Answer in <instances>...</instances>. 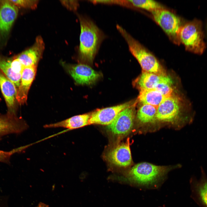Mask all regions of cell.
Wrapping results in <instances>:
<instances>
[{
	"mask_svg": "<svg viewBox=\"0 0 207 207\" xmlns=\"http://www.w3.org/2000/svg\"><path fill=\"white\" fill-rule=\"evenodd\" d=\"M78 16L80 26L79 58L84 63L92 64L104 35L89 19L80 15Z\"/></svg>",
	"mask_w": 207,
	"mask_h": 207,
	"instance_id": "6da1fadb",
	"label": "cell"
},
{
	"mask_svg": "<svg viewBox=\"0 0 207 207\" xmlns=\"http://www.w3.org/2000/svg\"><path fill=\"white\" fill-rule=\"evenodd\" d=\"M172 167L143 162L136 164L127 173L129 182L138 186L156 187Z\"/></svg>",
	"mask_w": 207,
	"mask_h": 207,
	"instance_id": "7a4b0ae2",
	"label": "cell"
},
{
	"mask_svg": "<svg viewBox=\"0 0 207 207\" xmlns=\"http://www.w3.org/2000/svg\"><path fill=\"white\" fill-rule=\"evenodd\" d=\"M116 27L126 42L130 51L138 61L143 71L163 75L161 74L162 67L155 56L122 26L117 25Z\"/></svg>",
	"mask_w": 207,
	"mask_h": 207,
	"instance_id": "3957f363",
	"label": "cell"
},
{
	"mask_svg": "<svg viewBox=\"0 0 207 207\" xmlns=\"http://www.w3.org/2000/svg\"><path fill=\"white\" fill-rule=\"evenodd\" d=\"M179 37L180 43L183 45L186 50L199 54L204 51L206 45L200 21L195 20L182 25Z\"/></svg>",
	"mask_w": 207,
	"mask_h": 207,
	"instance_id": "277c9868",
	"label": "cell"
},
{
	"mask_svg": "<svg viewBox=\"0 0 207 207\" xmlns=\"http://www.w3.org/2000/svg\"><path fill=\"white\" fill-rule=\"evenodd\" d=\"M151 13L155 21L170 39L175 43L180 44L179 35L182 25L179 18L164 8L153 11Z\"/></svg>",
	"mask_w": 207,
	"mask_h": 207,
	"instance_id": "5b68a950",
	"label": "cell"
},
{
	"mask_svg": "<svg viewBox=\"0 0 207 207\" xmlns=\"http://www.w3.org/2000/svg\"><path fill=\"white\" fill-rule=\"evenodd\" d=\"M136 103L119 113L107 129L114 135L121 136L128 134L133 128L135 115Z\"/></svg>",
	"mask_w": 207,
	"mask_h": 207,
	"instance_id": "8992f818",
	"label": "cell"
},
{
	"mask_svg": "<svg viewBox=\"0 0 207 207\" xmlns=\"http://www.w3.org/2000/svg\"><path fill=\"white\" fill-rule=\"evenodd\" d=\"M76 83L80 85H89L95 83L101 74L84 64H72L62 62Z\"/></svg>",
	"mask_w": 207,
	"mask_h": 207,
	"instance_id": "52a82bcc",
	"label": "cell"
},
{
	"mask_svg": "<svg viewBox=\"0 0 207 207\" xmlns=\"http://www.w3.org/2000/svg\"><path fill=\"white\" fill-rule=\"evenodd\" d=\"M180 109L177 97L172 95L166 97L157 108L156 119L162 122H174L179 118Z\"/></svg>",
	"mask_w": 207,
	"mask_h": 207,
	"instance_id": "ba28073f",
	"label": "cell"
},
{
	"mask_svg": "<svg viewBox=\"0 0 207 207\" xmlns=\"http://www.w3.org/2000/svg\"><path fill=\"white\" fill-rule=\"evenodd\" d=\"M106 157L109 162L117 166L126 167L130 166L132 159L129 139L111 149L107 153Z\"/></svg>",
	"mask_w": 207,
	"mask_h": 207,
	"instance_id": "9c48e42d",
	"label": "cell"
},
{
	"mask_svg": "<svg viewBox=\"0 0 207 207\" xmlns=\"http://www.w3.org/2000/svg\"><path fill=\"white\" fill-rule=\"evenodd\" d=\"M133 103V101H129L117 106L97 110L91 114L89 124L108 126L112 122L119 113Z\"/></svg>",
	"mask_w": 207,
	"mask_h": 207,
	"instance_id": "30bf717a",
	"label": "cell"
},
{
	"mask_svg": "<svg viewBox=\"0 0 207 207\" xmlns=\"http://www.w3.org/2000/svg\"><path fill=\"white\" fill-rule=\"evenodd\" d=\"M45 49V44L42 37H37L33 45L23 51L17 57L24 67L37 65L41 58Z\"/></svg>",
	"mask_w": 207,
	"mask_h": 207,
	"instance_id": "8fae6325",
	"label": "cell"
},
{
	"mask_svg": "<svg viewBox=\"0 0 207 207\" xmlns=\"http://www.w3.org/2000/svg\"><path fill=\"white\" fill-rule=\"evenodd\" d=\"M18 13L16 5L9 0L3 2L0 7V32L2 34L8 33Z\"/></svg>",
	"mask_w": 207,
	"mask_h": 207,
	"instance_id": "7c38bea8",
	"label": "cell"
},
{
	"mask_svg": "<svg viewBox=\"0 0 207 207\" xmlns=\"http://www.w3.org/2000/svg\"><path fill=\"white\" fill-rule=\"evenodd\" d=\"M37 67V65L24 67L23 70L16 98L20 105L26 102L28 91L36 74Z\"/></svg>",
	"mask_w": 207,
	"mask_h": 207,
	"instance_id": "4fadbf2b",
	"label": "cell"
},
{
	"mask_svg": "<svg viewBox=\"0 0 207 207\" xmlns=\"http://www.w3.org/2000/svg\"><path fill=\"white\" fill-rule=\"evenodd\" d=\"M28 126L24 122L9 115L0 116V137L12 134L21 133Z\"/></svg>",
	"mask_w": 207,
	"mask_h": 207,
	"instance_id": "5bb4252c",
	"label": "cell"
},
{
	"mask_svg": "<svg viewBox=\"0 0 207 207\" xmlns=\"http://www.w3.org/2000/svg\"><path fill=\"white\" fill-rule=\"evenodd\" d=\"M16 87L0 70V88L10 112L9 115L12 116L17 92Z\"/></svg>",
	"mask_w": 207,
	"mask_h": 207,
	"instance_id": "9a60e30c",
	"label": "cell"
},
{
	"mask_svg": "<svg viewBox=\"0 0 207 207\" xmlns=\"http://www.w3.org/2000/svg\"><path fill=\"white\" fill-rule=\"evenodd\" d=\"M91 113L76 115L56 123L46 124V128L62 127L69 130L76 129L89 124V121Z\"/></svg>",
	"mask_w": 207,
	"mask_h": 207,
	"instance_id": "2e32d148",
	"label": "cell"
},
{
	"mask_svg": "<svg viewBox=\"0 0 207 207\" xmlns=\"http://www.w3.org/2000/svg\"><path fill=\"white\" fill-rule=\"evenodd\" d=\"M164 75L143 71L133 84L140 90L154 89Z\"/></svg>",
	"mask_w": 207,
	"mask_h": 207,
	"instance_id": "e0dca14e",
	"label": "cell"
},
{
	"mask_svg": "<svg viewBox=\"0 0 207 207\" xmlns=\"http://www.w3.org/2000/svg\"><path fill=\"white\" fill-rule=\"evenodd\" d=\"M166 97L155 89H141L138 100L143 104H148L157 108Z\"/></svg>",
	"mask_w": 207,
	"mask_h": 207,
	"instance_id": "ac0fdd59",
	"label": "cell"
},
{
	"mask_svg": "<svg viewBox=\"0 0 207 207\" xmlns=\"http://www.w3.org/2000/svg\"><path fill=\"white\" fill-rule=\"evenodd\" d=\"M157 108L148 104H143L138 110L137 117L143 123L152 122L156 119Z\"/></svg>",
	"mask_w": 207,
	"mask_h": 207,
	"instance_id": "d6986e66",
	"label": "cell"
},
{
	"mask_svg": "<svg viewBox=\"0 0 207 207\" xmlns=\"http://www.w3.org/2000/svg\"><path fill=\"white\" fill-rule=\"evenodd\" d=\"M11 60H0V70L9 80L13 83L16 87H19L21 82L22 75L14 73L12 69Z\"/></svg>",
	"mask_w": 207,
	"mask_h": 207,
	"instance_id": "ffe728a7",
	"label": "cell"
},
{
	"mask_svg": "<svg viewBox=\"0 0 207 207\" xmlns=\"http://www.w3.org/2000/svg\"><path fill=\"white\" fill-rule=\"evenodd\" d=\"M134 6L141 8L151 12L158 9H164V7L158 2L152 0H128Z\"/></svg>",
	"mask_w": 207,
	"mask_h": 207,
	"instance_id": "44dd1931",
	"label": "cell"
},
{
	"mask_svg": "<svg viewBox=\"0 0 207 207\" xmlns=\"http://www.w3.org/2000/svg\"><path fill=\"white\" fill-rule=\"evenodd\" d=\"M172 81L170 77L164 75L154 89L158 91L166 97L172 95L173 89L171 87Z\"/></svg>",
	"mask_w": 207,
	"mask_h": 207,
	"instance_id": "7402d4cb",
	"label": "cell"
},
{
	"mask_svg": "<svg viewBox=\"0 0 207 207\" xmlns=\"http://www.w3.org/2000/svg\"><path fill=\"white\" fill-rule=\"evenodd\" d=\"M201 168L202 177L200 180L196 184V189L200 200L207 207V179L202 167H201Z\"/></svg>",
	"mask_w": 207,
	"mask_h": 207,
	"instance_id": "603a6c76",
	"label": "cell"
},
{
	"mask_svg": "<svg viewBox=\"0 0 207 207\" xmlns=\"http://www.w3.org/2000/svg\"><path fill=\"white\" fill-rule=\"evenodd\" d=\"M9 1L16 6L32 9H36L37 7L38 0H9Z\"/></svg>",
	"mask_w": 207,
	"mask_h": 207,
	"instance_id": "cb8c5ba5",
	"label": "cell"
},
{
	"mask_svg": "<svg viewBox=\"0 0 207 207\" xmlns=\"http://www.w3.org/2000/svg\"><path fill=\"white\" fill-rule=\"evenodd\" d=\"M89 1L94 3L116 4L126 7L131 5L128 0H91Z\"/></svg>",
	"mask_w": 207,
	"mask_h": 207,
	"instance_id": "d4e9b609",
	"label": "cell"
},
{
	"mask_svg": "<svg viewBox=\"0 0 207 207\" xmlns=\"http://www.w3.org/2000/svg\"><path fill=\"white\" fill-rule=\"evenodd\" d=\"M11 66L14 73L22 75L24 67L18 59L16 57L14 60H11Z\"/></svg>",
	"mask_w": 207,
	"mask_h": 207,
	"instance_id": "484cf974",
	"label": "cell"
},
{
	"mask_svg": "<svg viewBox=\"0 0 207 207\" xmlns=\"http://www.w3.org/2000/svg\"><path fill=\"white\" fill-rule=\"evenodd\" d=\"M62 4L67 9L72 11H75L78 8L79 3L76 0L60 1Z\"/></svg>",
	"mask_w": 207,
	"mask_h": 207,
	"instance_id": "4316f807",
	"label": "cell"
},
{
	"mask_svg": "<svg viewBox=\"0 0 207 207\" xmlns=\"http://www.w3.org/2000/svg\"><path fill=\"white\" fill-rule=\"evenodd\" d=\"M36 207H49V206L43 202H40Z\"/></svg>",
	"mask_w": 207,
	"mask_h": 207,
	"instance_id": "83f0119b",
	"label": "cell"
}]
</instances>
